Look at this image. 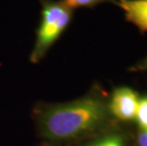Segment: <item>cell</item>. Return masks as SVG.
Segmentation results:
<instances>
[{
    "label": "cell",
    "instance_id": "obj_1",
    "mask_svg": "<svg viewBox=\"0 0 147 146\" xmlns=\"http://www.w3.org/2000/svg\"><path fill=\"white\" fill-rule=\"evenodd\" d=\"M34 117L40 136L51 145L75 144L119 123L109 110L108 94L100 85L72 101L40 105Z\"/></svg>",
    "mask_w": 147,
    "mask_h": 146
},
{
    "label": "cell",
    "instance_id": "obj_5",
    "mask_svg": "<svg viewBox=\"0 0 147 146\" xmlns=\"http://www.w3.org/2000/svg\"><path fill=\"white\" fill-rule=\"evenodd\" d=\"M127 22L134 25L140 32H147V0H118Z\"/></svg>",
    "mask_w": 147,
    "mask_h": 146
},
{
    "label": "cell",
    "instance_id": "obj_4",
    "mask_svg": "<svg viewBox=\"0 0 147 146\" xmlns=\"http://www.w3.org/2000/svg\"><path fill=\"white\" fill-rule=\"evenodd\" d=\"M73 146H136L134 138V123H117L111 128Z\"/></svg>",
    "mask_w": 147,
    "mask_h": 146
},
{
    "label": "cell",
    "instance_id": "obj_2",
    "mask_svg": "<svg viewBox=\"0 0 147 146\" xmlns=\"http://www.w3.org/2000/svg\"><path fill=\"white\" fill-rule=\"evenodd\" d=\"M41 18L30 54L32 64H39L72 21L74 10L62 0H40Z\"/></svg>",
    "mask_w": 147,
    "mask_h": 146
},
{
    "label": "cell",
    "instance_id": "obj_3",
    "mask_svg": "<svg viewBox=\"0 0 147 146\" xmlns=\"http://www.w3.org/2000/svg\"><path fill=\"white\" fill-rule=\"evenodd\" d=\"M140 95L129 86H117L108 95V106L112 117L119 123L135 122Z\"/></svg>",
    "mask_w": 147,
    "mask_h": 146
},
{
    "label": "cell",
    "instance_id": "obj_8",
    "mask_svg": "<svg viewBox=\"0 0 147 146\" xmlns=\"http://www.w3.org/2000/svg\"><path fill=\"white\" fill-rule=\"evenodd\" d=\"M131 72H142V71H147V55L143 57L142 60L138 61L136 64H134L132 67L129 68Z\"/></svg>",
    "mask_w": 147,
    "mask_h": 146
},
{
    "label": "cell",
    "instance_id": "obj_9",
    "mask_svg": "<svg viewBox=\"0 0 147 146\" xmlns=\"http://www.w3.org/2000/svg\"><path fill=\"white\" fill-rule=\"evenodd\" d=\"M43 146H51V144H49V143H48V144H46V145H43Z\"/></svg>",
    "mask_w": 147,
    "mask_h": 146
},
{
    "label": "cell",
    "instance_id": "obj_7",
    "mask_svg": "<svg viewBox=\"0 0 147 146\" xmlns=\"http://www.w3.org/2000/svg\"><path fill=\"white\" fill-rule=\"evenodd\" d=\"M62 1H64L73 10L80 8L92 9L100 4H105V3L117 4V0H62Z\"/></svg>",
    "mask_w": 147,
    "mask_h": 146
},
{
    "label": "cell",
    "instance_id": "obj_6",
    "mask_svg": "<svg viewBox=\"0 0 147 146\" xmlns=\"http://www.w3.org/2000/svg\"><path fill=\"white\" fill-rule=\"evenodd\" d=\"M134 124L138 128L147 130V94L140 97Z\"/></svg>",
    "mask_w": 147,
    "mask_h": 146
}]
</instances>
